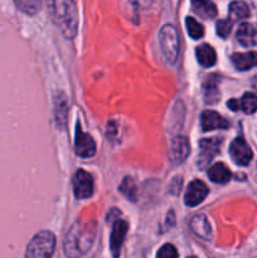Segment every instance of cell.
Wrapping results in <instances>:
<instances>
[{"label":"cell","mask_w":257,"mask_h":258,"mask_svg":"<svg viewBox=\"0 0 257 258\" xmlns=\"http://www.w3.org/2000/svg\"><path fill=\"white\" fill-rule=\"evenodd\" d=\"M201 125L203 131L213 130H226L229 126V122L224 117H222L216 111H204L201 117Z\"/></svg>","instance_id":"8fae6325"},{"label":"cell","mask_w":257,"mask_h":258,"mask_svg":"<svg viewBox=\"0 0 257 258\" xmlns=\"http://www.w3.org/2000/svg\"><path fill=\"white\" fill-rule=\"evenodd\" d=\"M204 91H206V98L207 102H214L213 92L218 95V90H217V85L213 83V80H208L207 85H204Z\"/></svg>","instance_id":"484cf974"},{"label":"cell","mask_w":257,"mask_h":258,"mask_svg":"<svg viewBox=\"0 0 257 258\" xmlns=\"http://www.w3.org/2000/svg\"><path fill=\"white\" fill-rule=\"evenodd\" d=\"M76 154L81 158H91L96 154V144L93 139L88 134L83 133L80 122L76 126V139H75Z\"/></svg>","instance_id":"8992f818"},{"label":"cell","mask_w":257,"mask_h":258,"mask_svg":"<svg viewBox=\"0 0 257 258\" xmlns=\"http://www.w3.org/2000/svg\"><path fill=\"white\" fill-rule=\"evenodd\" d=\"M229 154H231V158L233 159L234 163L237 165L242 166L248 165L251 163L252 158H253L251 148L242 138H237L232 141L231 148H229Z\"/></svg>","instance_id":"52a82bcc"},{"label":"cell","mask_w":257,"mask_h":258,"mask_svg":"<svg viewBox=\"0 0 257 258\" xmlns=\"http://www.w3.org/2000/svg\"><path fill=\"white\" fill-rule=\"evenodd\" d=\"M95 222L77 221L66 234L63 249L66 256L70 258H78L87 253L96 238Z\"/></svg>","instance_id":"6da1fadb"},{"label":"cell","mask_w":257,"mask_h":258,"mask_svg":"<svg viewBox=\"0 0 257 258\" xmlns=\"http://www.w3.org/2000/svg\"><path fill=\"white\" fill-rule=\"evenodd\" d=\"M199 146H201V155H199L201 165L206 166L207 164L214 158V155L219 151L221 140L217 138L203 139V140L199 143Z\"/></svg>","instance_id":"4fadbf2b"},{"label":"cell","mask_w":257,"mask_h":258,"mask_svg":"<svg viewBox=\"0 0 257 258\" xmlns=\"http://www.w3.org/2000/svg\"><path fill=\"white\" fill-rule=\"evenodd\" d=\"M130 2L141 8H146L151 4V0H130Z\"/></svg>","instance_id":"83f0119b"},{"label":"cell","mask_w":257,"mask_h":258,"mask_svg":"<svg viewBox=\"0 0 257 258\" xmlns=\"http://www.w3.org/2000/svg\"><path fill=\"white\" fill-rule=\"evenodd\" d=\"M190 153V145L185 136H175L170 143L169 158L173 164H181L186 160Z\"/></svg>","instance_id":"ba28073f"},{"label":"cell","mask_w":257,"mask_h":258,"mask_svg":"<svg viewBox=\"0 0 257 258\" xmlns=\"http://www.w3.org/2000/svg\"><path fill=\"white\" fill-rule=\"evenodd\" d=\"M227 106H228V107L231 108L232 111H238L239 108H241V105H239V101L236 100V98H233V100L228 101Z\"/></svg>","instance_id":"4316f807"},{"label":"cell","mask_w":257,"mask_h":258,"mask_svg":"<svg viewBox=\"0 0 257 258\" xmlns=\"http://www.w3.org/2000/svg\"><path fill=\"white\" fill-rule=\"evenodd\" d=\"M191 9L203 19H212L217 15V7L211 0H190Z\"/></svg>","instance_id":"2e32d148"},{"label":"cell","mask_w":257,"mask_h":258,"mask_svg":"<svg viewBox=\"0 0 257 258\" xmlns=\"http://www.w3.org/2000/svg\"><path fill=\"white\" fill-rule=\"evenodd\" d=\"M54 248V234L49 231H42L30 239L25 251V258H52Z\"/></svg>","instance_id":"3957f363"},{"label":"cell","mask_w":257,"mask_h":258,"mask_svg":"<svg viewBox=\"0 0 257 258\" xmlns=\"http://www.w3.org/2000/svg\"><path fill=\"white\" fill-rule=\"evenodd\" d=\"M249 15V8L243 2H233L229 4V18L232 22L246 19Z\"/></svg>","instance_id":"d6986e66"},{"label":"cell","mask_w":257,"mask_h":258,"mask_svg":"<svg viewBox=\"0 0 257 258\" xmlns=\"http://www.w3.org/2000/svg\"><path fill=\"white\" fill-rule=\"evenodd\" d=\"M14 3L18 9L28 15L37 14L42 7V0H14Z\"/></svg>","instance_id":"ffe728a7"},{"label":"cell","mask_w":257,"mask_h":258,"mask_svg":"<svg viewBox=\"0 0 257 258\" xmlns=\"http://www.w3.org/2000/svg\"><path fill=\"white\" fill-rule=\"evenodd\" d=\"M127 229V223H126L125 221H122V219H117V221L113 223L110 239V249L113 258H118V256H120L121 247H122L123 241H125Z\"/></svg>","instance_id":"30bf717a"},{"label":"cell","mask_w":257,"mask_h":258,"mask_svg":"<svg viewBox=\"0 0 257 258\" xmlns=\"http://www.w3.org/2000/svg\"><path fill=\"white\" fill-rule=\"evenodd\" d=\"M208 193V186L203 181L193 180L191 183H189L188 188H186L185 196H184V202H185L186 206L196 207L198 204H201L207 198Z\"/></svg>","instance_id":"9c48e42d"},{"label":"cell","mask_w":257,"mask_h":258,"mask_svg":"<svg viewBox=\"0 0 257 258\" xmlns=\"http://www.w3.org/2000/svg\"><path fill=\"white\" fill-rule=\"evenodd\" d=\"M242 111L244 113H253L257 111V96L252 92L244 93L242 100L239 101Z\"/></svg>","instance_id":"44dd1931"},{"label":"cell","mask_w":257,"mask_h":258,"mask_svg":"<svg viewBox=\"0 0 257 258\" xmlns=\"http://www.w3.org/2000/svg\"><path fill=\"white\" fill-rule=\"evenodd\" d=\"M159 43L165 59L174 64L179 55V35L174 25L166 24L161 28L159 32Z\"/></svg>","instance_id":"277c9868"},{"label":"cell","mask_w":257,"mask_h":258,"mask_svg":"<svg viewBox=\"0 0 257 258\" xmlns=\"http://www.w3.org/2000/svg\"><path fill=\"white\" fill-rule=\"evenodd\" d=\"M54 24L68 39H73L78 30V12L75 0H45Z\"/></svg>","instance_id":"7a4b0ae2"},{"label":"cell","mask_w":257,"mask_h":258,"mask_svg":"<svg viewBox=\"0 0 257 258\" xmlns=\"http://www.w3.org/2000/svg\"><path fill=\"white\" fill-rule=\"evenodd\" d=\"M208 176L213 183L226 184L231 180L232 173L223 163H217L209 168Z\"/></svg>","instance_id":"e0dca14e"},{"label":"cell","mask_w":257,"mask_h":258,"mask_svg":"<svg viewBox=\"0 0 257 258\" xmlns=\"http://www.w3.org/2000/svg\"><path fill=\"white\" fill-rule=\"evenodd\" d=\"M185 25H186V30H188V34L190 35L193 39H201L202 37L204 35V29L198 22H197L194 18L188 17L185 20Z\"/></svg>","instance_id":"7402d4cb"},{"label":"cell","mask_w":257,"mask_h":258,"mask_svg":"<svg viewBox=\"0 0 257 258\" xmlns=\"http://www.w3.org/2000/svg\"><path fill=\"white\" fill-rule=\"evenodd\" d=\"M236 37L243 47H253L257 44V30L249 23H242L239 25Z\"/></svg>","instance_id":"5bb4252c"},{"label":"cell","mask_w":257,"mask_h":258,"mask_svg":"<svg viewBox=\"0 0 257 258\" xmlns=\"http://www.w3.org/2000/svg\"><path fill=\"white\" fill-rule=\"evenodd\" d=\"M189 227H190V231L199 238L204 239V241H209L212 238L211 224L204 214H196L190 219Z\"/></svg>","instance_id":"7c38bea8"},{"label":"cell","mask_w":257,"mask_h":258,"mask_svg":"<svg viewBox=\"0 0 257 258\" xmlns=\"http://www.w3.org/2000/svg\"><path fill=\"white\" fill-rule=\"evenodd\" d=\"M197 58H198V62L201 63L203 67H212L214 66L217 60V54L216 50L213 49V47H211L209 44H201L197 47L196 49Z\"/></svg>","instance_id":"ac0fdd59"},{"label":"cell","mask_w":257,"mask_h":258,"mask_svg":"<svg viewBox=\"0 0 257 258\" xmlns=\"http://www.w3.org/2000/svg\"><path fill=\"white\" fill-rule=\"evenodd\" d=\"M156 258H178V251L173 244H164L158 251Z\"/></svg>","instance_id":"d4e9b609"},{"label":"cell","mask_w":257,"mask_h":258,"mask_svg":"<svg viewBox=\"0 0 257 258\" xmlns=\"http://www.w3.org/2000/svg\"><path fill=\"white\" fill-rule=\"evenodd\" d=\"M73 193L77 199H88L93 194V179L90 173L80 170L73 176Z\"/></svg>","instance_id":"5b68a950"},{"label":"cell","mask_w":257,"mask_h":258,"mask_svg":"<svg viewBox=\"0 0 257 258\" xmlns=\"http://www.w3.org/2000/svg\"><path fill=\"white\" fill-rule=\"evenodd\" d=\"M216 27H217V34H218L221 38H223V39H226L232 30V20L229 19L218 20Z\"/></svg>","instance_id":"cb8c5ba5"},{"label":"cell","mask_w":257,"mask_h":258,"mask_svg":"<svg viewBox=\"0 0 257 258\" xmlns=\"http://www.w3.org/2000/svg\"><path fill=\"white\" fill-rule=\"evenodd\" d=\"M232 63L238 71H248L251 68L257 67V53H234L232 55Z\"/></svg>","instance_id":"9a60e30c"},{"label":"cell","mask_w":257,"mask_h":258,"mask_svg":"<svg viewBox=\"0 0 257 258\" xmlns=\"http://www.w3.org/2000/svg\"><path fill=\"white\" fill-rule=\"evenodd\" d=\"M120 191L126 197L127 199H130L131 202H135L136 199V186L135 183L133 181L131 178H125L123 181L120 185Z\"/></svg>","instance_id":"603a6c76"}]
</instances>
